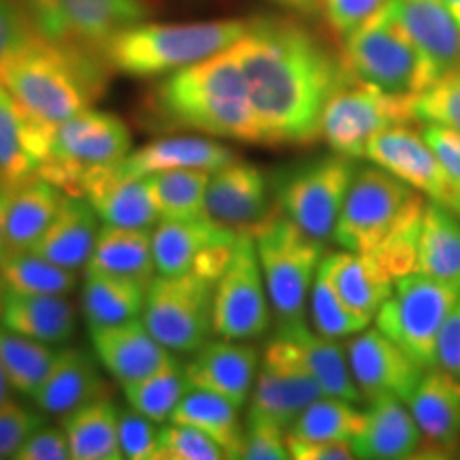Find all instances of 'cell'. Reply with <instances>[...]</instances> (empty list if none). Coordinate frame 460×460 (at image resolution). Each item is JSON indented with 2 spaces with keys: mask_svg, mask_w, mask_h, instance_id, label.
<instances>
[{
  "mask_svg": "<svg viewBox=\"0 0 460 460\" xmlns=\"http://www.w3.org/2000/svg\"><path fill=\"white\" fill-rule=\"evenodd\" d=\"M233 51L250 88L262 143L318 141L326 101L349 75L343 58L301 22L275 15L247 20V31Z\"/></svg>",
  "mask_w": 460,
  "mask_h": 460,
  "instance_id": "1",
  "label": "cell"
},
{
  "mask_svg": "<svg viewBox=\"0 0 460 460\" xmlns=\"http://www.w3.org/2000/svg\"><path fill=\"white\" fill-rule=\"evenodd\" d=\"M152 111L172 128L262 143L254 102L233 48L164 75L154 90Z\"/></svg>",
  "mask_w": 460,
  "mask_h": 460,
  "instance_id": "2",
  "label": "cell"
},
{
  "mask_svg": "<svg viewBox=\"0 0 460 460\" xmlns=\"http://www.w3.org/2000/svg\"><path fill=\"white\" fill-rule=\"evenodd\" d=\"M109 71L102 56L54 43L37 32L4 66L0 82L34 118L56 128L101 99Z\"/></svg>",
  "mask_w": 460,
  "mask_h": 460,
  "instance_id": "3",
  "label": "cell"
},
{
  "mask_svg": "<svg viewBox=\"0 0 460 460\" xmlns=\"http://www.w3.org/2000/svg\"><path fill=\"white\" fill-rule=\"evenodd\" d=\"M245 31L247 20L139 22L115 34L102 56L111 71L130 77H160L230 49Z\"/></svg>",
  "mask_w": 460,
  "mask_h": 460,
  "instance_id": "4",
  "label": "cell"
},
{
  "mask_svg": "<svg viewBox=\"0 0 460 460\" xmlns=\"http://www.w3.org/2000/svg\"><path fill=\"white\" fill-rule=\"evenodd\" d=\"M424 209L422 192L379 166H367L345 194L332 239L348 252L376 254L399 230L422 220Z\"/></svg>",
  "mask_w": 460,
  "mask_h": 460,
  "instance_id": "5",
  "label": "cell"
},
{
  "mask_svg": "<svg viewBox=\"0 0 460 460\" xmlns=\"http://www.w3.org/2000/svg\"><path fill=\"white\" fill-rule=\"evenodd\" d=\"M341 58L354 77L393 94L418 96L437 82L429 62L401 24L393 0L343 37Z\"/></svg>",
  "mask_w": 460,
  "mask_h": 460,
  "instance_id": "6",
  "label": "cell"
},
{
  "mask_svg": "<svg viewBox=\"0 0 460 460\" xmlns=\"http://www.w3.org/2000/svg\"><path fill=\"white\" fill-rule=\"evenodd\" d=\"M250 233L254 234L258 261L279 324L303 320L305 303L324 258V241L314 239L281 211H271Z\"/></svg>",
  "mask_w": 460,
  "mask_h": 460,
  "instance_id": "7",
  "label": "cell"
},
{
  "mask_svg": "<svg viewBox=\"0 0 460 460\" xmlns=\"http://www.w3.org/2000/svg\"><path fill=\"white\" fill-rule=\"evenodd\" d=\"M130 130L118 115L84 109L58 124L49 156L39 169L66 197H84V183L92 171L122 163L130 154Z\"/></svg>",
  "mask_w": 460,
  "mask_h": 460,
  "instance_id": "8",
  "label": "cell"
},
{
  "mask_svg": "<svg viewBox=\"0 0 460 460\" xmlns=\"http://www.w3.org/2000/svg\"><path fill=\"white\" fill-rule=\"evenodd\" d=\"M413 101L416 96L393 94L349 73L326 101L320 119V139L341 156L365 158L367 143L373 137L416 119Z\"/></svg>",
  "mask_w": 460,
  "mask_h": 460,
  "instance_id": "9",
  "label": "cell"
},
{
  "mask_svg": "<svg viewBox=\"0 0 460 460\" xmlns=\"http://www.w3.org/2000/svg\"><path fill=\"white\" fill-rule=\"evenodd\" d=\"M460 288L420 271L394 279V290L376 315L377 329L401 345L424 369L437 367V339Z\"/></svg>",
  "mask_w": 460,
  "mask_h": 460,
  "instance_id": "10",
  "label": "cell"
},
{
  "mask_svg": "<svg viewBox=\"0 0 460 460\" xmlns=\"http://www.w3.org/2000/svg\"><path fill=\"white\" fill-rule=\"evenodd\" d=\"M216 284L199 273L156 275L141 320L172 354H194L214 332Z\"/></svg>",
  "mask_w": 460,
  "mask_h": 460,
  "instance_id": "11",
  "label": "cell"
},
{
  "mask_svg": "<svg viewBox=\"0 0 460 460\" xmlns=\"http://www.w3.org/2000/svg\"><path fill=\"white\" fill-rule=\"evenodd\" d=\"M34 31L54 43L102 56L124 28L154 13L152 0H20ZM105 58V56H102Z\"/></svg>",
  "mask_w": 460,
  "mask_h": 460,
  "instance_id": "12",
  "label": "cell"
},
{
  "mask_svg": "<svg viewBox=\"0 0 460 460\" xmlns=\"http://www.w3.org/2000/svg\"><path fill=\"white\" fill-rule=\"evenodd\" d=\"M356 172V160L341 154L292 166L275 188L279 211L314 239H332L345 194Z\"/></svg>",
  "mask_w": 460,
  "mask_h": 460,
  "instance_id": "13",
  "label": "cell"
},
{
  "mask_svg": "<svg viewBox=\"0 0 460 460\" xmlns=\"http://www.w3.org/2000/svg\"><path fill=\"white\" fill-rule=\"evenodd\" d=\"M271 309L254 234L243 230L226 271L216 284L214 332L233 341L261 339L271 326Z\"/></svg>",
  "mask_w": 460,
  "mask_h": 460,
  "instance_id": "14",
  "label": "cell"
},
{
  "mask_svg": "<svg viewBox=\"0 0 460 460\" xmlns=\"http://www.w3.org/2000/svg\"><path fill=\"white\" fill-rule=\"evenodd\" d=\"M239 230L209 216L160 220L152 228L154 262L158 275L199 273L217 281L234 254Z\"/></svg>",
  "mask_w": 460,
  "mask_h": 460,
  "instance_id": "15",
  "label": "cell"
},
{
  "mask_svg": "<svg viewBox=\"0 0 460 460\" xmlns=\"http://www.w3.org/2000/svg\"><path fill=\"white\" fill-rule=\"evenodd\" d=\"M320 396H324L320 384L301 365L290 345L275 335L264 349L247 418L269 420L281 429H290L298 413Z\"/></svg>",
  "mask_w": 460,
  "mask_h": 460,
  "instance_id": "16",
  "label": "cell"
},
{
  "mask_svg": "<svg viewBox=\"0 0 460 460\" xmlns=\"http://www.w3.org/2000/svg\"><path fill=\"white\" fill-rule=\"evenodd\" d=\"M365 158L456 214V197L439 160L422 132L413 130L410 124L393 126L373 137L367 143Z\"/></svg>",
  "mask_w": 460,
  "mask_h": 460,
  "instance_id": "17",
  "label": "cell"
},
{
  "mask_svg": "<svg viewBox=\"0 0 460 460\" xmlns=\"http://www.w3.org/2000/svg\"><path fill=\"white\" fill-rule=\"evenodd\" d=\"M345 354L356 386L365 401L386 394L407 401L427 371L379 329L356 332Z\"/></svg>",
  "mask_w": 460,
  "mask_h": 460,
  "instance_id": "18",
  "label": "cell"
},
{
  "mask_svg": "<svg viewBox=\"0 0 460 460\" xmlns=\"http://www.w3.org/2000/svg\"><path fill=\"white\" fill-rule=\"evenodd\" d=\"M422 446L418 458H446L460 452V379L446 369H427L407 399Z\"/></svg>",
  "mask_w": 460,
  "mask_h": 460,
  "instance_id": "19",
  "label": "cell"
},
{
  "mask_svg": "<svg viewBox=\"0 0 460 460\" xmlns=\"http://www.w3.org/2000/svg\"><path fill=\"white\" fill-rule=\"evenodd\" d=\"M56 128L34 118L0 82V180L11 190L37 175Z\"/></svg>",
  "mask_w": 460,
  "mask_h": 460,
  "instance_id": "20",
  "label": "cell"
},
{
  "mask_svg": "<svg viewBox=\"0 0 460 460\" xmlns=\"http://www.w3.org/2000/svg\"><path fill=\"white\" fill-rule=\"evenodd\" d=\"M207 216L224 226L252 230L271 214V194L267 175L250 163L233 160L214 171L207 183Z\"/></svg>",
  "mask_w": 460,
  "mask_h": 460,
  "instance_id": "21",
  "label": "cell"
},
{
  "mask_svg": "<svg viewBox=\"0 0 460 460\" xmlns=\"http://www.w3.org/2000/svg\"><path fill=\"white\" fill-rule=\"evenodd\" d=\"M183 369L192 388L220 394L241 410L254 390L261 354L247 341L217 337L199 348Z\"/></svg>",
  "mask_w": 460,
  "mask_h": 460,
  "instance_id": "22",
  "label": "cell"
},
{
  "mask_svg": "<svg viewBox=\"0 0 460 460\" xmlns=\"http://www.w3.org/2000/svg\"><path fill=\"white\" fill-rule=\"evenodd\" d=\"M90 337L96 358L122 388L175 358L139 318L94 329Z\"/></svg>",
  "mask_w": 460,
  "mask_h": 460,
  "instance_id": "23",
  "label": "cell"
},
{
  "mask_svg": "<svg viewBox=\"0 0 460 460\" xmlns=\"http://www.w3.org/2000/svg\"><path fill=\"white\" fill-rule=\"evenodd\" d=\"M84 199L109 226L152 230L160 222L146 180L124 172L119 163L92 171L84 183Z\"/></svg>",
  "mask_w": 460,
  "mask_h": 460,
  "instance_id": "24",
  "label": "cell"
},
{
  "mask_svg": "<svg viewBox=\"0 0 460 460\" xmlns=\"http://www.w3.org/2000/svg\"><path fill=\"white\" fill-rule=\"evenodd\" d=\"M94 356L82 348L58 349L54 367L31 396L34 407L43 416L65 418L77 407L111 396Z\"/></svg>",
  "mask_w": 460,
  "mask_h": 460,
  "instance_id": "25",
  "label": "cell"
},
{
  "mask_svg": "<svg viewBox=\"0 0 460 460\" xmlns=\"http://www.w3.org/2000/svg\"><path fill=\"white\" fill-rule=\"evenodd\" d=\"M401 24L410 32L435 79L460 68V24L444 0H393Z\"/></svg>",
  "mask_w": 460,
  "mask_h": 460,
  "instance_id": "26",
  "label": "cell"
},
{
  "mask_svg": "<svg viewBox=\"0 0 460 460\" xmlns=\"http://www.w3.org/2000/svg\"><path fill=\"white\" fill-rule=\"evenodd\" d=\"M422 446L411 411L402 399L393 394L377 396L365 410V427L354 437L352 447L356 458L367 460H405L418 458Z\"/></svg>",
  "mask_w": 460,
  "mask_h": 460,
  "instance_id": "27",
  "label": "cell"
},
{
  "mask_svg": "<svg viewBox=\"0 0 460 460\" xmlns=\"http://www.w3.org/2000/svg\"><path fill=\"white\" fill-rule=\"evenodd\" d=\"M0 324L49 345H65L77 331V307L68 295H31L3 290Z\"/></svg>",
  "mask_w": 460,
  "mask_h": 460,
  "instance_id": "28",
  "label": "cell"
},
{
  "mask_svg": "<svg viewBox=\"0 0 460 460\" xmlns=\"http://www.w3.org/2000/svg\"><path fill=\"white\" fill-rule=\"evenodd\" d=\"M278 335L290 345L292 352L305 369L312 373L326 396H337L356 405L365 401L349 371L348 354L339 348L335 339L312 331L305 320L281 322Z\"/></svg>",
  "mask_w": 460,
  "mask_h": 460,
  "instance_id": "29",
  "label": "cell"
},
{
  "mask_svg": "<svg viewBox=\"0 0 460 460\" xmlns=\"http://www.w3.org/2000/svg\"><path fill=\"white\" fill-rule=\"evenodd\" d=\"M99 222L101 217L84 197H66L31 252L79 273L88 267L94 252L101 230Z\"/></svg>",
  "mask_w": 460,
  "mask_h": 460,
  "instance_id": "30",
  "label": "cell"
},
{
  "mask_svg": "<svg viewBox=\"0 0 460 460\" xmlns=\"http://www.w3.org/2000/svg\"><path fill=\"white\" fill-rule=\"evenodd\" d=\"M322 262L343 303L367 322L376 318L382 305L393 295L394 278L376 256L345 250L326 254Z\"/></svg>",
  "mask_w": 460,
  "mask_h": 460,
  "instance_id": "31",
  "label": "cell"
},
{
  "mask_svg": "<svg viewBox=\"0 0 460 460\" xmlns=\"http://www.w3.org/2000/svg\"><path fill=\"white\" fill-rule=\"evenodd\" d=\"M237 160L234 152L222 143L205 137H164L137 152H130L119 169L128 175L146 177L149 172L169 169H200L214 172Z\"/></svg>",
  "mask_w": 460,
  "mask_h": 460,
  "instance_id": "32",
  "label": "cell"
},
{
  "mask_svg": "<svg viewBox=\"0 0 460 460\" xmlns=\"http://www.w3.org/2000/svg\"><path fill=\"white\" fill-rule=\"evenodd\" d=\"M65 199L66 194L60 188L37 175L11 190L7 207V252L31 250L58 216Z\"/></svg>",
  "mask_w": 460,
  "mask_h": 460,
  "instance_id": "33",
  "label": "cell"
},
{
  "mask_svg": "<svg viewBox=\"0 0 460 460\" xmlns=\"http://www.w3.org/2000/svg\"><path fill=\"white\" fill-rule=\"evenodd\" d=\"M85 271H102L149 286L156 278L152 230L102 224Z\"/></svg>",
  "mask_w": 460,
  "mask_h": 460,
  "instance_id": "34",
  "label": "cell"
},
{
  "mask_svg": "<svg viewBox=\"0 0 460 460\" xmlns=\"http://www.w3.org/2000/svg\"><path fill=\"white\" fill-rule=\"evenodd\" d=\"M147 286L102 271H85L82 314L90 331L119 324L143 314Z\"/></svg>",
  "mask_w": 460,
  "mask_h": 460,
  "instance_id": "35",
  "label": "cell"
},
{
  "mask_svg": "<svg viewBox=\"0 0 460 460\" xmlns=\"http://www.w3.org/2000/svg\"><path fill=\"white\" fill-rule=\"evenodd\" d=\"M119 410L111 396L77 407L62 418L73 460H122L118 437Z\"/></svg>",
  "mask_w": 460,
  "mask_h": 460,
  "instance_id": "36",
  "label": "cell"
},
{
  "mask_svg": "<svg viewBox=\"0 0 460 460\" xmlns=\"http://www.w3.org/2000/svg\"><path fill=\"white\" fill-rule=\"evenodd\" d=\"M416 271L460 288V216L435 200L422 216Z\"/></svg>",
  "mask_w": 460,
  "mask_h": 460,
  "instance_id": "37",
  "label": "cell"
},
{
  "mask_svg": "<svg viewBox=\"0 0 460 460\" xmlns=\"http://www.w3.org/2000/svg\"><path fill=\"white\" fill-rule=\"evenodd\" d=\"M169 422H181L203 430L226 452V458H241L245 441V427L241 424L239 407L209 390L190 388Z\"/></svg>",
  "mask_w": 460,
  "mask_h": 460,
  "instance_id": "38",
  "label": "cell"
},
{
  "mask_svg": "<svg viewBox=\"0 0 460 460\" xmlns=\"http://www.w3.org/2000/svg\"><path fill=\"white\" fill-rule=\"evenodd\" d=\"M209 171L169 169L143 177L156 205L160 220H186L207 216L205 197Z\"/></svg>",
  "mask_w": 460,
  "mask_h": 460,
  "instance_id": "39",
  "label": "cell"
},
{
  "mask_svg": "<svg viewBox=\"0 0 460 460\" xmlns=\"http://www.w3.org/2000/svg\"><path fill=\"white\" fill-rule=\"evenodd\" d=\"M56 345L37 341L0 324V365L7 373L11 388L32 396L54 367Z\"/></svg>",
  "mask_w": 460,
  "mask_h": 460,
  "instance_id": "40",
  "label": "cell"
},
{
  "mask_svg": "<svg viewBox=\"0 0 460 460\" xmlns=\"http://www.w3.org/2000/svg\"><path fill=\"white\" fill-rule=\"evenodd\" d=\"M4 288L31 295H71L77 288V271L60 267L31 250L7 252L0 258Z\"/></svg>",
  "mask_w": 460,
  "mask_h": 460,
  "instance_id": "41",
  "label": "cell"
},
{
  "mask_svg": "<svg viewBox=\"0 0 460 460\" xmlns=\"http://www.w3.org/2000/svg\"><path fill=\"white\" fill-rule=\"evenodd\" d=\"M190 388L192 384L186 376V369L180 365V360L172 358L158 371L141 377L139 382L128 384L122 390L128 407L160 424L171 420L172 411L190 393Z\"/></svg>",
  "mask_w": 460,
  "mask_h": 460,
  "instance_id": "42",
  "label": "cell"
},
{
  "mask_svg": "<svg viewBox=\"0 0 460 460\" xmlns=\"http://www.w3.org/2000/svg\"><path fill=\"white\" fill-rule=\"evenodd\" d=\"M365 427V411L337 396H320L290 424L288 435L314 441H349Z\"/></svg>",
  "mask_w": 460,
  "mask_h": 460,
  "instance_id": "43",
  "label": "cell"
},
{
  "mask_svg": "<svg viewBox=\"0 0 460 460\" xmlns=\"http://www.w3.org/2000/svg\"><path fill=\"white\" fill-rule=\"evenodd\" d=\"M324 261V258H322ZM309 309H312L314 331L329 339H341L365 331L371 322L356 315L343 298L339 296L337 288L332 286L331 275L324 262H320L315 273L312 292H309Z\"/></svg>",
  "mask_w": 460,
  "mask_h": 460,
  "instance_id": "44",
  "label": "cell"
},
{
  "mask_svg": "<svg viewBox=\"0 0 460 460\" xmlns=\"http://www.w3.org/2000/svg\"><path fill=\"white\" fill-rule=\"evenodd\" d=\"M226 452L205 435L203 430L190 424L171 422L158 433V446L154 460H224Z\"/></svg>",
  "mask_w": 460,
  "mask_h": 460,
  "instance_id": "45",
  "label": "cell"
},
{
  "mask_svg": "<svg viewBox=\"0 0 460 460\" xmlns=\"http://www.w3.org/2000/svg\"><path fill=\"white\" fill-rule=\"evenodd\" d=\"M420 122H433L460 132V68L439 77L413 101Z\"/></svg>",
  "mask_w": 460,
  "mask_h": 460,
  "instance_id": "46",
  "label": "cell"
},
{
  "mask_svg": "<svg viewBox=\"0 0 460 460\" xmlns=\"http://www.w3.org/2000/svg\"><path fill=\"white\" fill-rule=\"evenodd\" d=\"M158 433L154 420L143 413L130 410H119L118 437L122 456L128 460H154V452L158 446Z\"/></svg>",
  "mask_w": 460,
  "mask_h": 460,
  "instance_id": "47",
  "label": "cell"
},
{
  "mask_svg": "<svg viewBox=\"0 0 460 460\" xmlns=\"http://www.w3.org/2000/svg\"><path fill=\"white\" fill-rule=\"evenodd\" d=\"M34 37L37 31L20 0H0V73Z\"/></svg>",
  "mask_w": 460,
  "mask_h": 460,
  "instance_id": "48",
  "label": "cell"
},
{
  "mask_svg": "<svg viewBox=\"0 0 460 460\" xmlns=\"http://www.w3.org/2000/svg\"><path fill=\"white\" fill-rule=\"evenodd\" d=\"M43 424V413L28 410L22 402L7 401L0 405V460L13 458L22 444Z\"/></svg>",
  "mask_w": 460,
  "mask_h": 460,
  "instance_id": "49",
  "label": "cell"
},
{
  "mask_svg": "<svg viewBox=\"0 0 460 460\" xmlns=\"http://www.w3.org/2000/svg\"><path fill=\"white\" fill-rule=\"evenodd\" d=\"M286 429L279 424L269 422L261 418H247L243 454L245 460H286L290 458L288 452V435Z\"/></svg>",
  "mask_w": 460,
  "mask_h": 460,
  "instance_id": "50",
  "label": "cell"
},
{
  "mask_svg": "<svg viewBox=\"0 0 460 460\" xmlns=\"http://www.w3.org/2000/svg\"><path fill=\"white\" fill-rule=\"evenodd\" d=\"M420 132L435 152L447 181H450L454 197H456V214L460 216V132L433 122H422Z\"/></svg>",
  "mask_w": 460,
  "mask_h": 460,
  "instance_id": "51",
  "label": "cell"
},
{
  "mask_svg": "<svg viewBox=\"0 0 460 460\" xmlns=\"http://www.w3.org/2000/svg\"><path fill=\"white\" fill-rule=\"evenodd\" d=\"M388 3L390 0H322V13L332 32L348 37Z\"/></svg>",
  "mask_w": 460,
  "mask_h": 460,
  "instance_id": "52",
  "label": "cell"
},
{
  "mask_svg": "<svg viewBox=\"0 0 460 460\" xmlns=\"http://www.w3.org/2000/svg\"><path fill=\"white\" fill-rule=\"evenodd\" d=\"M15 460H68L71 446L62 427H45L41 424L15 452Z\"/></svg>",
  "mask_w": 460,
  "mask_h": 460,
  "instance_id": "53",
  "label": "cell"
},
{
  "mask_svg": "<svg viewBox=\"0 0 460 460\" xmlns=\"http://www.w3.org/2000/svg\"><path fill=\"white\" fill-rule=\"evenodd\" d=\"M288 452L296 460H349L354 447L349 441H314L288 435Z\"/></svg>",
  "mask_w": 460,
  "mask_h": 460,
  "instance_id": "54",
  "label": "cell"
},
{
  "mask_svg": "<svg viewBox=\"0 0 460 460\" xmlns=\"http://www.w3.org/2000/svg\"><path fill=\"white\" fill-rule=\"evenodd\" d=\"M437 365L460 379V301L441 326L437 339Z\"/></svg>",
  "mask_w": 460,
  "mask_h": 460,
  "instance_id": "55",
  "label": "cell"
},
{
  "mask_svg": "<svg viewBox=\"0 0 460 460\" xmlns=\"http://www.w3.org/2000/svg\"><path fill=\"white\" fill-rule=\"evenodd\" d=\"M11 199V188L0 180V258L7 252V207Z\"/></svg>",
  "mask_w": 460,
  "mask_h": 460,
  "instance_id": "56",
  "label": "cell"
},
{
  "mask_svg": "<svg viewBox=\"0 0 460 460\" xmlns=\"http://www.w3.org/2000/svg\"><path fill=\"white\" fill-rule=\"evenodd\" d=\"M284 4L307 15H314L318 13V11H322V0H284Z\"/></svg>",
  "mask_w": 460,
  "mask_h": 460,
  "instance_id": "57",
  "label": "cell"
},
{
  "mask_svg": "<svg viewBox=\"0 0 460 460\" xmlns=\"http://www.w3.org/2000/svg\"><path fill=\"white\" fill-rule=\"evenodd\" d=\"M7 401H11V384L3 365H0V405H4Z\"/></svg>",
  "mask_w": 460,
  "mask_h": 460,
  "instance_id": "58",
  "label": "cell"
},
{
  "mask_svg": "<svg viewBox=\"0 0 460 460\" xmlns=\"http://www.w3.org/2000/svg\"><path fill=\"white\" fill-rule=\"evenodd\" d=\"M444 3L447 4V9L452 11V15L456 17V22L460 24V0H444Z\"/></svg>",
  "mask_w": 460,
  "mask_h": 460,
  "instance_id": "59",
  "label": "cell"
},
{
  "mask_svg": "<svg viewBox=\"0 0 460 460\" xmlns=\"http://www.w3.org/2000/svg\"><path fill=\"white\" fill-rule=\"evenodd\" d=\"M3 290H4V286H3V279H0V303H3Z\"/></svg>",
  "mask_w": 460,
  "mask_h": 460,
  "instance_id": "60",
  "label": "cell"
},
{
  "mask_svg": "<svg viewBox=\"0 0 460 460\" xmlns=\"http://www.w3.org/2000/svg\"><path fill=\"white\" fill-rule=\"evenodd\" d=\"M279 3H284V0H279Z\"/></svg>",
  "mask_w": 460,
  "mask_h": 460,
  "instance_id": "61",
  "label": "cell"
}]
</instances>
